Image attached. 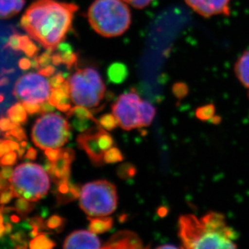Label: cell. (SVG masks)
Returning a JSON list of instances; mask_svg holds the SVG:
<instances>
[{"label":"cell","mask_w":249,"mask_h":249,"mask_svg":"<svg viewBox=\"0 0 249 249\" xmlns=\"http://www.w3.org/2000/svg\"><path fill=\"white\" fill-rule=\"evenodd\" d=\"M78 9L73 3L40 0L26 10L20 24L32 39L55 51L71 31Z\"/></svg>","instance_id":"6da1fadb"},{"label":"cell","mask_w":249,"mask_h":249,"mask_svg":"<svg viewBox=\"0 0 249 249\" xmlns=\"http://www.w3.org/2000/svg\"><path fill=\"white\" fill-rule=\"evenodd\" d=\"M179 236L186 249H235L237 234L223 214L209 212L202 218L186 214L179 219Z\"/></svg>","instance_id":"7a4b0ae2"},{"label":"cell","mask_w":249,"mask_h":249,"mask_svg":"<svg viewBox=\"0 0 249 249\" xmlns=\"http://www.w3.org/2000/svg\"><path fill=\"white\" fill-rule=\"evenodd\" d=\"M87 17L93 29L105 37L122 35L132 22L129 7L123 0H95Z\"/></svg>","instance_id":"3957f363"},{"label":"cell","mask_w":249,"mask_h":249,"mask_svg":"<svg viewBox=\"0 0 249 249\" xmlns=\"http://www.w3.org/2000/svg\"><path fill=\"white\" fill-rule=\"evenodd\" d=\"M9 181L15 197H23L30 202L42 199L50 191V181L47 172L35 163L26 162L18 165Z\"/></svg>","instance_id":"277c9868"},{"label":"cell","mask_w":249,"mask_h":249,"mask_svg":"<svg viewBox=\"0 0 249 249\" xmlns=\"http://www.w3.org/2000/svg\"><path fill=\"white\" fill-rule=\"evenodd\" d=\"M117 205V189L111 181L96 180L82 187L79 206L89 216H107L115 212Z\"/></svg>","instance_id":"5b68a950"},{"label":"cell","mask_w":249,"mask_h":249,"mask_svg":"<svg viewBox=\"0 0 249 249\" xmlns=\"http://www.w3.org/2000/svg\"><path fill=\"white\" fill-rule=\"evenodd\" d=\"M67 81L70 96L75 105L94 108L99 106L104 99L106 86L94 69L78 70Z\"/></svg>","instance_id":"8992f818"},{"label":"cell","mask_w":249,"mask_h":249,"mask_svg":"<svg viewBox=\"0 0 249 249\" xmlns=\"http://www.w3.org/2000/svg\"><path fill=\"white\" fill-rule=\"evenodd\" d=\"M31 137L36 147L61 148L71 140V125L59 113L43 114L33 124Z\"/></svg>","instance_id":"52a82bcc"},{"label":"cell","mask_w":249,"mask_h":249,"mask_svg":"<svg viewBox=\"0 0 249 249\" xmlns=\"http://www.w3.org/2000/svg\"><path fill=\"white\" fill-rule=\"evenodd\" d=\"M52 87L50 81L40 73H28L15 83L12 94L19 101L41 104L50 99Z\"/></svg>","instance_id":"ba28073f"},{"label":"cell","mask_w":249,"mask_h":249,"mask_svg":"<svg viewBox=\"0 0 249 249\" xmlns=\"http://www.w3.org/2000/svg\"><path fill=\"white\" fill-rule=\"evenodd\" d=\"M141 99L134 90L118 97L111 106L113 115L117 118L119 124L126 131L141 127L140 105Z\"/></svg>","instance_id":"9c48e42d"},{"label":"cell","mask_w":249,"mask_h":249,"mask_svg":"<svg viewBox=\"0 0 249 249\" xmlns=\"http://www.w3.org/2000/svg\"><path fill=\"white\" fill-rule=\"evenodd\" d=\"M101 125L94 124L77 137L78 148L85 151L92 164L96 167L104 165V152L99 144V130Z\"/></svg>","instance_id":"30bf717a"},{"label":"cell","mask_w":249,"mask_h":249,"mask_svg":"<svg viewBox=\"0 0 249 249\" xmlns=\"http://www.w3.org/2000/svg\"><path fill=\"white\" fill-rule=\"evenodd\" d=\"M186 4L202 17L230 14L231 0H184Z\"/></svg>","instance_id":"8fae6325"},{"label":"cell","mask_w":249,"mask_h":249,"mask_svg":"<svg viewBox=\"0 0 249 249\" xmlns=\"http://www.w3.org/2000/svg\"><path fill=\"white\" fill-rule=\"evenodd\" d=\"M63 249H102L101 240L89 231L77 230L71 233L64 241Z\"/></svg>","instance_id":"7c38bea8"},{"label":"cell","mask_w":249,"mask_h":249,"mask_svg":"<svg viewBox=\"0 0 249 249\" xmlns=\"http://www.w3.org/2000/svg\"><path fill=\"white\" fill-rule=\"evenodd\" d=\"M142 248V241L136 233L131 231H120L107 241L102 249H137Z\"/></svg>","instance_id":"4fadbf2b"},{"label":"cell","mask_w":249,"mask_h":249,"mask_svg":"<svg viewBox=\"0 0 249 249\" xmlns=\"http://www.w3.org/2000/svg\"><path fill=\"white\" fill-rule=\"evenodd\" d=\"M54 194L56 195V204L58 206L68 204L80 197L81 187L79 184L71 182L70 178L61 179L56 182Z\"/></svg>","instance_id":"5bb4252c"},{"label":"cell","mask_w":249,"mask_h":249,"mask_svg":"<svg viewBox=\"0 0 249 249\" xmlns=\"http://www.w3.org/2000/svg\"><path fill=\"white\" fill-rule=\"evenodd\" d=\"M7 47L17 51H22L29 57L36 56L39 51L37 45L34 44L28 36L23 35L12 36L7 42Z\"/></svg>","instance_id":"9a60e30c"},{"label":"cell","mask_w":249,"mask_h":249,"mask_svg":"<svg viewBox=\"0 0 249 249\" xmlns=\"http://www.w3.org/2000/svg\"><path fill=\"white\" fill-rule=\"evenodd\" d=\"M25 0H0V19H10L24 7Z\"/></svg>","instance_id":"2e32d148"},{"label":"cell","mask_w":249,"mask_h":249,"mask_svg":"<svg viewBox=\"0 0 249 249\" xmlns=\"http://www.w3.org/2000/svg\"><path fill=\"white\" fill-rule=\"evenodd\" d=\"M235 72L240 83L249 89V50L245 51L238 59L235 66Z\"/></svg>","instance_id":"e0dca14e"},{"label":"cell","mask_w":249,"mask_h":249,"mask_svg":"<svg viewBox=\"0 0 249 249\" xmlns=\"http://www.w3.org/2000/svg\"><path fill=\"white\" fill-rule=\"evenodd\" d=\"M89 230L95 234L107 232L112 228L114 220L111 217H88Z\"/></svg>","instance_id":"ac0fdd59"},{"label":"cell","mask_w":249,"mask_h":249,"mask_svg":"<svg viewBox=\"0 0 249 249\" xmlns=\"http://www.w3.org/2000/svg\"><path fill=\"white\" fill-rule=\"evenodd\" d=\"M128 75L127 66L124 64L115 62L107 70V78L110 83L120 84L124 83Z\"/></svg>","instance_id":"d6986e66"},{"label":"cell","mask_w":249,"mask_h":249,"mask_svg":"<svg viewBox=\"0 0 249 249\" xmlns=\"http://www.w3.org/2000/svg\"><path fill=\"white\" fill-rule=\"evenodd\" d=\"M7 115L12 122L17 125L25 124L28 120V113L21 103L12 105L7 111Z\"/></svg>","instance_id":"ffe728a7"},{"label":"cell","mask_w":249,"mask_h":249,"mask_svg":"<svg viewBox=\"0 0 249 249\" xmlns=\"http://www.w3.org/2000/svg\"><path fill=\"white\" fill-rule=\"evenodd\" d=\"M140 115H141V127H148L153 123V119L155 117V107L149 102L141 100V105H140Z\"/></svg>","instance_id":"44dd1931"},{"label":"cell","mask_w":249,"mask_h":249,"mask_svg":"<svg viewBox=\"0 0 249 249\" xmlns=\"http://www.w3.org/2000/svg\"><path fill=\"white\" fill-rule=\"evenodd\" d=\"M56 243L45 232H40L31 240L28 245L30 249H51L56 247Z\"/></svg>","instance_id":"7402d4cb"},{"label":"cell","mask_w":249,"mask_h":249,"mask_svg":"<svg viewBox=\"0 0 249 249\" xmlns=\"http://www.w3.org/2000/svg\"><path fill=\"white\" fill-rule=\"evenodd\" d=\"M15 210L23 219H26L28 214H31L35 209L36 205L23 197H18L15 202Z\"/></svg>","instance_id":"603a6c76"},{"label":"cell","mask_w":249,"mask_h":249,"mask_svg":"<svg viewBox=\"0 0 249 249\" xmlns=\"http://www.w3.org/2000/svg\"><path fill=\"white\" fill-rule=\"evenodd\" d=\"M66 219L58 214H53L45 222V230L60 233L63 231L66 225Z\"/></svg>","instance_id":"cb8c5ba5"},{"label":"cell","mask_w":249,"mask_h":249,"mask_svg":"<svg viewBox=\"0 0 249 249\" xmlns=\"http://www.w3.org/2000/svg\"><path fill=\"white\" fill-rule=\"evenodd\" d=\"M58 47L60 48L58 53L61 55L62 63L65 64L67 66V68L71 69L77 62V59H78L77 54L71 50V48L68 45L61 44Z\"/></svg>","instance_id":"d4e9b609"},{"label":"cell","mask_w":249,"mask_h":249,"mask_svg":"<svg viewBox=\"0 0 249 249\" xmlns=\"http://www.w3.org/2000/svg\"><path fill=\"white\" fill-rule=\"evenodd\" d=\"M66 115H67V118L74 116V117L79 118V119H82V120H92V121H94L96 124H99V120H97L94 117L92 112H90L86 107L76 105L75 107H71V110L68 111Z\"/></svg>","instance_id":"484cf974"},{"label":"cell","mask_w":249,"mask_h":249,"mask_svg":"<svg viewBox=\"0 0 249 249\" xmlns=\"http://www.w3.org/2000/svg\"><path fill=\"white\" fill-rule=\"evenodd\" d=\"M124 160V156L123 155L122 152L114 147L109 148L104 153V160L105 164H114V163L120 162Z\"/></svg>","instance_id":"4316f807"},{"label":"cell","mask_w":249,"mask_h":249,"mask_svg":"<svg viewBox=\"0 0 249 249\" xmlns=\"http://www.w3.org/2000/svg\"><path fill=\"white\" fill-rule=\"evenodd\" d=\"M99 124L101 125V127H104L107 131H113L119 126V121L117 118L112 114L106 113L104 115H101L99 120Z\"/></svg>","instance_id":"83f0119b"},{"label":"cell","mask_w":249,"mask_h":249,"mask_svg":"<svg viewBox=\"0 0 249 249\" xmlns=\"http://www.w3.org/2000/svg\"><path fill=\"white\" fill-rule=\"evenodd\" d=\"M3 136H4L6 140L17 141V142L26 141L28 139L26 132L24 131V128L21 127V125H18L17 127H14L13 129L7 131Z\"/></svg>","instance_id":"f1b7e54d"},{"label":"cell","mask_w":249,"mask_h":249,"mask_svg":"<svg viewBox=\"0 0 249 249\" xmlns=\"http://www.w3.org/2000/svg\"><path fill=\"white\" fill-rule=\"evenodd\" d=\"M68 119L71 120L70 124H71V127H73L77 132H80V133L85 132L86 130L92 127V124H96L92 120H82V119L74 117V116H71V117H69Z\"/></svg>","instance_id":"f546056e"},{"label":"cell","mask_w":249,"mask_h":249,"mask_svg":"<svg viewBox=\"0 0 249 249\" xmlns=\"http://www.w3.org/2000/svg\"><path fill=\"white\" fill-rule=\"evenodd\" d=\"M99 144L104 153L114 145V140L111 135L100 126L99 130Z\"/></svg>","instance_id":"4dcf8cb0"},{"label":"cell","mask_w":249,"mask_h":249,"mask_svg":"<svg viewBox=\"0 0 249 249\" xmlns=\"http://www.w3.org/2000/svg\"><path fill=\"white\" fill-rule=\"evenodd\" d=\"M137 174V169L129 163H124L117 168V175L120 179L127 180L132 178Z\"/></svg>","instance_id":"1f68e13d"},{"label":"cell","mask_w":249,"mask_h":249,"mask_svg":"<svg viewBox=\"0 0 249 249\" xmlns=\"http://www.w3.org/2000/svg\"><path fill=\"white\" fill-rule=\"evenodd\" d=\"M66 95H69V94L64 90L62 87L52 89V91H51V94L50 95V99H49V102L52 105L56 107Z\"/></svg>","instance_id":"d6a6232c"},{"label":"cell","mask_w":249,"mask_h":249,"mask_svg":"<svg viewBox=\"0 0 249 249\" xmlns=\"http://www.w3.org/2000/svg\"><path fill=\"white\" fill-rule=\"evenodd\" d=\"M17 154L15 151L12 150L6 153L2 156V158L0 159V165H13L17 163Z\"/></svg>","instance_id":"836d02e7"},{"label":"cell","mask_w":249,"mask_h":249,"mask_svg":"<svg viewBox=\"0 0 249 249\" xmlns=\"http://www.w3.org/2000/svg\"><path fill=\"white\" fill-rule=\"evenodd\" d=\"M24 108L28 115H33L40 113V104L33 103V102L24 101L22 103Z\"/></svg>","instance_id":"e575fe53"},{"label":"cell","mask_w":249,"mask_h":249,"mask_svg":"<svg viewBox=\"0 0 249 249\" xmlns=\"http://www.w3.org/2000/svg\"><path fill=\"white\" fill-rule=\"evenodd\" d=\"M66 81L63 73H58L51 78L50 83L52 89H56V88H60V87H62L64 83H66Z\"/></svg>","instance_id":"d590c367"},{"label":"cell","mask_w":249,"mask_h":249,"mask_svg":"<svg viewBox=\"0 0 249 249\" xmlns=\"http://www.w3.org/2000/svg\"><path fill=\"white\" fill-rule=\"evenodd\" d=\"M61 148H46V149H45V155L47 158L48 160H50L52 162H55L61 155Z\"/></svg>","instance_id":"8d00e7d4"},{"label":"cell","mask_w":249,"mask_h":249,"mask_svg":"<svg viewBox=\"0 0 249 249\" xmlns=\"http://www.w3.org/2000/svg\"><path fill=\"white\" fill-rule=\"evenodd\" d=\"M13 197H15L14 195L11 188L0 191V205L5 206L8 204L13 199Z\"/></svg>","instance_id":"74e56055"},{"label":"cell","mask_w":249,"mask_h":249,"mask_svg":"<svg viewBox=\"0 0 249 249\" xmlns=\"http://www.w3.org/2000/svg\"><path fill=\"white\" fill-rule=\"evenodd\" d=\"M17 126H18V125L12 122L9 118H0V131H2V132H7V131L13 129V128L17 127Z\"/></svg>","instance_id":"f35d334b"},{"label":"cell","mask_w":249,"mask_h":249,"mask_svg":"<svg viewBox=\"0 0 249 249\" xmlns=\"http://www.w3.org/2000/svg\"><path fill=\"white\" fill-rule=\"evenodd\" d=\"M71 99L70 95H66L60 103L56 106V108L61 112H67L71 110Z\"/></svg>","instance_id":"ab89813d"},{"label":"cell","mask_w":249,"mask_h":249,"mask_svg":"<svg viewBox=\"0 0 249 249\" xmlns=\"http://www.w3.org/2000/svg\"><path fill=\"white\" fill-rule=\"evenodd\" d=\"M123 1L127 2L133 7H136L137 9H141L150 4L153 0H123Z\"/></svg>","instance_id":"60d3db41"},{"label":"cell","mask_w":249,"mask_h":249,"mask_svg":"<svg viewBox=\"0 0 249 249\" xmlns=\"http://www.w3.org/2000/svg\"><path fill=\"white\" fill-rule=\"evenodd\" d=\"M25 219H26L27 222H28L32 227H33V226H37V227L40 228V231L45 230V221H44L43 217L34 216L32 217V218H29V219L26 218Z\"/></svg>","instance_id":"b9f144b4"},{"label":"cell","mask_w":249,"mask_h":249,"mask_svg":"<svg viewBox=\"0 0 249 249\" xmlns=\"http://www.w3.org/2000/svg\"><path fill=\"white\" fill-rule=\"evenodd\" d=\"M13 172L14 170L11 165H2L1 171H0V177L2 178L9 180L12 178Z\"/></svg>","instance_id":"7bdbcfd3"},{"label":"cell","mask_w":249,"mask_h":249,"mask_svg":"<svg viewBox=\"0 0 249 249\" xmlns=\"http://www.w3.org/2000/svg\"><path fill=\"white\" fill-rule=\"evenodd\" d=\"M55 106L50 104V102L46 100V101L43 102L40 104V114H47V113L53 112L55 111Z\"/></svg>","instance_id":"ee69618b"},{"label":"cell","mask_w":249,"mask_h":249,"mask_svg":"<svg viewBox=\"0 0 249 249\" xmlns=\"http://www.w3.org/2000/svg\"><path fill=\"white\" fill-rule=\"evenodd\" d=\"M55 71H56V69L54 66H48L40 69V71H38V73H40V74H42L46 78H49V77H52L54 74Z\"/></svg>","instance_id":"f6af8a7d"},{"label":"cell","mask_w":249,"mask_h":249,"mask_svg":"<svg viewBox=\"0 0 249 249\" xmlns=\"http://www.w3.org/2000/svg\"><path fill=\"white\" fill-rule=\"evenodd\" d=\"M36 157H37V151L33 147L29 146L24 155V158L27 160H34L36 159Z\"/></svg>","instance_id":"bcb514c9"},{"label":"cell","mask_w":249,"mask_h":249,"mask_svg":"<svg viewBox=\"0 0 249 249\" xmlns=\"http://www.w3.org/2000/svg\"><path fill=\"white\" fill-rule=\"evenodd\" d=\"M10 151H12L9 145L7 144L5 140H0V158H2V156L8 153Z\"/></svg>","instance_id":"7dc6e473"},{"label":"cell","mask_w":249,"mask_h":249,"mask_svg":"<svg viewBox=\"0 0 249 249\" xmlns=\"http://www.w3.org/2000/svg\"><path fill=\"white\" fill-rule=\"evenodd\" d=\"M19 68L24 71H27L28 69L31 68L32 66V61L28 58H22L20 61H19Z\"/></svg>","instance_id":"c3c4849f"},{"label":"cell","mask_w":249,"mask_h":249,"mask_svg":"<svg viewBox=\"0 0 249 249\" xmlns=\"http://www.w3.org/2000/svg\"><path fill=\"white\" fill-rule=\"evenodd\" d=\"M11 183L10 181H7V179L2 178L0 177V191H5L10 188Z\"/></svg>","instance_id":"681fc988"},{"label":"cell","mask_w":249,"mask_h":249,"mask_svg":"<svg viewBox=\"0 0 249 249\" xmlns=\"http://www.w3.org/2000/svg\"><path fill=\"white\" fill-rule=\"evenodd\" d=\"M5 141H6V142L9 145L12 150H19V148H20V144H19V143L17 142V141H10V140H5Z\"/></svg>","instance_id":"f907efd6"},{"label":"cell","mask_w":249,"mask_h":249,"mask_svg":"<svg viewBox=\"0 0 249 249\" xmlns=\"http://www.w3.org/2000/svg\"><path fill=\"white\" fill-rule=\"evenodd\" d=\"M5 235H7V234H10V233L12 232V231H13V228H12V225L11 223H5Z\"/></svg>","instance_id":"816d5d0a"},{"label":"cell","mask_w":249,"mask_h":249,"mask_svg":"<svg viewBox=\"0 0 249 249\" xmlns=\"http://www.w3.org/2000/svg\"><path fill=\"white\" fill-rule=\"evenodd\" d=\"M20 218H21V217L19 216V215L12 214V215H11V217H10V220L12 221V223H18L20 221Z\"/></svg>","instance_id":"f5cc1de1"},{"label":"cell","mask_w":249,"mask_h":249,"mask_svg":"<svg viewBox=\"0 0 249 249\" xmlns=\"http://www.w3.org/2000/svg\"><path fill=\"white\" fill-rule=\"evenodd\" d=\"M25 149H26L25 148H19V150H17V153H18V156H19V158H22L24 157V155H25V153H26Z\"/></svg>","instance_id":"db71d44e"},{"label":"cell","mask_w":249,"mask_h":249,"mask_svg":"<svg viewBox=\"0 0 249 249\" xmlns=\"http://www.w3.org/2000/svg\"><path fill=\"white\" fill-rule=\"evenodd\" d=\"M114 97H115V95H114L112 92H107L106 94L107 101H111V99H114Z\"/></svg>","instance_id":"11a10c76"},{"label":"cell","mask_w":249,"mask_h":249,"mask_svg":"<svg viewBox=\"0 0 249 249\" xmlns=\"http://www.w3.org/2000/svg\"><path fill=\"white\" fill-rule=\"evenodd\" d=\"M20 147L25 148H26L27 147H29V144H28V142H27V140L26 141H22L21 142H20Z\"/></svg>","instance_id":"9f6ffc18"},{"label":"cell","mask_w":249,"mask_h":249,"mask_svg":"<svg viewBox=\"0 0 249 249\" xmlns=\"http://www.w3.org/2000/svg\"><path fill=\"white\" fill-rule=\"evenodd\" d=\"M126 214H123V215H121V216L119 218V221L120 222V223H123V222H124L125 218H126Z\"/></svg>","instance_id":"6f0895ef"},{"label":"cell","mask_w":249,"mask_h":249,"mask_svg":"<svg viewBox=\"0 0 249 249\" xmlns=\"http://www.w3.org/2000/svg\"><path fill=\"white\" fill-rule=\"evenodd\" d=\"M5 97L3 94H0V104L2 103V102L4 101Z\"/></svg>","instance_id":"680465c9"}]
</instances>
